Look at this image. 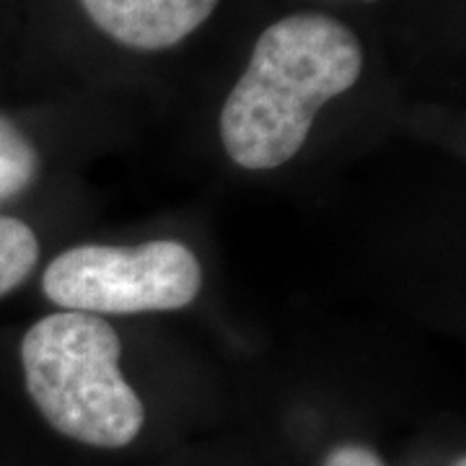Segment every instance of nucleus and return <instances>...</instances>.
Wrapping results in <instances>:
<instances>
[{
	"label": "nucleus",
	"instance_id": "nucleus-4",
	"mask_svg": "<svg viewBox=\"0 0 466 466\" xmlns=\"http://www.w3.org/2000/svg\"><path fill=\"white\" fill-rule=\"evenodd\" d=\"M220 0H81L84 11L116 45L168 50L210 18Z\"/></svg>",
	"mask_w": 466,
	"mask_h": 466
},
{
	"label": "nucleus",
	"instance_id": "nucleus-7",
	"mask_svg": "<svg viewBox=\"0 0 466 466\" xmlns=\"http://www.w3.org/2000/svg\"><path fill=\"white\" fill-rule=\"evenodd\" d=\"M324 466H386L366 446H360V443H342V446H337L327 453V459H324Z\"/></svg>",
	"mask_w": 466,
	"mask_h": 466
},
{
	"label": "nucleus",
	"instance_id": "nucleus-6",
	"mask_svg": "<svg viewBox=\"0 0 466 466\" xmlns=\"http://www.w3.org/2000/svg\"><path fill=\"white\" fill-rule=\"evenodd\" d=\"M39 168V156L26 135L0 115V200L26 189Z\"/></svg>",
	"mask_w": 466,
	"mask_h": 466
},
{
	"label": "nucleus",
	"instance_id": "nucleus-8",
	"mask_svg": "<svg viewBox=\"0 0 466 466\" xmlns=\"http://www.w3.org/2000/svg\"><path fill=\"white\" fill-rule=\"evenodd\" d=\"M456 466H464V459H461V461H459V464H456Z\"/></svg>",
	"mask_w": 466,
	"mask_h": 466
},
{
	"label": "nucleus",
	"instance_id": "nucleus-5",
	"mask_svg": "<svg viewBox=\"0 0 466 466\" xmlns=\"http://www.w3.org/2000/svg\"><path fill=\"white\" fill-rule=\"evenodd\" d=\"M39 259L34 231L14 216L0 213V299L24 283Z\"/></svg>",
	"mask_w": 466,
	"mask_h": 466
},
{
	"label": "nucleus",
	"instance_id": "nucleus-1",
	"mask_svg": "<svg viewBox=\"0 0 466 466\" xmlns=\"http://www.w3.org/2000/svg\"><path fill=\"white\" fill-rule=\"evenodd\" d=\"M360 70V42L342 21L293 14L269 24L220 112L228 158L249 171L288 164L319 109L358 84Z\"/></svg>",
	"mask_w": 466,
	"mask_h": 466
},
{
	"label": "nucleus",
	"instance_id": "nucleus-3",
	"mask_svg": "<svg viewBox=\"0 0 466 466\" xmlns=\"http://www.w3.org/2000/svg\"><path fill=\"white\" fill-rule=\"evenodd\" d=\"M200 288V259L179 241L76 247L55 257L42 278L55 306L96 317L187 309Z\"/></svg>",
	"mask_w": 466,
	"mask_h": 466
},
{
	"label": "nucleus",
	"instance_id": "nucleus-2",
	"mask_svg": "<svg viewBox=\"0 0 466 466\" xmlns=\"http://www.w3.org/2000/svg\"><path fill=\"white\" fill-rule=\"evenodd\" d=\"M122 342L104 317L63 311L39 319L21 342L29 397L66 438L125 449L143 431L146 407L119 370Z\"/></svg>",
	"mask_w": 466,
	"mask_h": 466
},
{
	"label": "nucleus",
	"instance_id": "nucleus-9",
	"mask_svg": "<svg viewBox=\"0 0 466 466\" xmlns=\"http://www.w3.org/2000/svg\"><path fill=\"white\" fill-rule=\"evenodd\" d=\"M366 3H373V0H366Z\"/></svg>",
	"mask_w": 466,
	"mask_h": 466
}]
</instances>
